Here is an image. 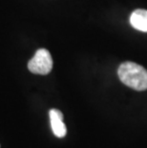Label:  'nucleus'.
<instances>
[{
    "instance_id": "1",
    "label": "nucleus",
    "mask_w": 147,
    "mask_h": 148,
    "mask_svg": "<svg viewBox=\"0 0 147 148\" xmlns=\"http://www.w3.org/2000/svg\"><path fill=\"white\" fill-rule=\"evenodd\" d=\"M118 75L124 85L137 91L147 89V70L132 61H125L118 67Z\"/></svg>"
},
{
    "instance_id": "3",
    "label": "nucleus",
    "mask_w": 147,
    "mask_h": 148,
    "mask_svg": "<svg viewBox=\"0 0 147 148\" xmlns=\"http://www.w3.org/2000/svg\"><path fill=\"white\" fill-rule=\"evenodd\" d=\"M49 116L53 133L57 138H64L67 134V128L63 122V114L57 109H51Z\"/></svg>"
},
{
    "instance_id": "4",
    "label": "nucleus",
    "mask_w": 147,
    "mask_h": 148,
    "mask_svg": "<svg viewBox=\"0 0 147 148\" xmlns=\"http://www.w3.org/2000/svg\"><path fill=\"white\" fill-rule=\"evenodd\" d=\"M130 24L136 30L147 33V10L137 9L130 16Z\"/></svg>"
},
{
    "instance_id": "2",
    "label": "nucleus",
    "mask_w": 147,
    "mask_h": 148,
    "mask_svg": "<svg viewBox=\"0 0 147 148\" xmlns=\"http://www.w3.org/2000/svg\"><path fill=\"white\" fill-rule=\"evenodd\" d=\"M28 69L36 75H48L53 69V58L48 50L39 49L28 63Z\"/></svg>"
}]
</instances>
